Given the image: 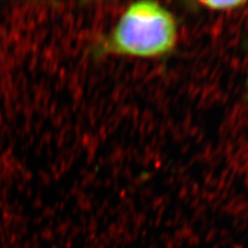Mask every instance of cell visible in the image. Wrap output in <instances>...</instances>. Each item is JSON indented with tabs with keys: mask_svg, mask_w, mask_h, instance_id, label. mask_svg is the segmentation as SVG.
<instances>
[{
	"mask_svg": "<svg viewBox=\"0 0 248 248\" xmlns=\"http://www.w3.org/2000/svg\"><path fill=\"white\" fill-rule=\"evenodd\" d=\"M177 40L175 16L157 2L131 4L113 30L93 49L95 57L108 54L157 58L170 53Z\"/></svg>",
	"mask_w": 248,
	"mask_h": 248,
	"instance_id": "obj_1",
	"label": "cell"
},
{
	"mask_svg": "<svg viewBox=\"0 0 248 248\" xmlns=\"http://www.w3.org/2000/svg\"><path fill=\"white\" fill-rule=\"evenodd\" d=\"M202 4L207 9L213 10H230L237 9L240 6L246 4L245 1L242 0H223V1H202Z\"/></svg>",
	"mask_w": 248,
	"mask_h": 248,
	"instance_id": "obj_2",
	"label": "cell"
}]
</instances>
